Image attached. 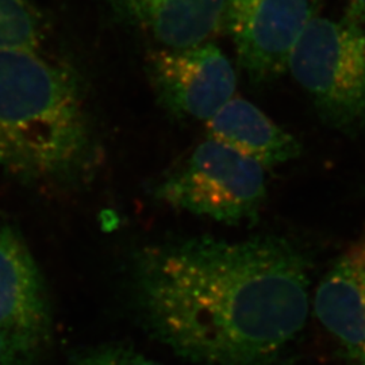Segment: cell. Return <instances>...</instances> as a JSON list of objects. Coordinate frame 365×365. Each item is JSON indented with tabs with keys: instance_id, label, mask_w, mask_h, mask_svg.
Masks as SVG:
<instances>
[{
	"instance_id": "2",
	"label": "cell",
	"mask_w": 365,
	"mask_h": 365,
	"mask_svg": "<svg viewBox=\"0 0 365 365\" xmlns=\"http://www.w3.org/2000/svg\"><path fill=\"white\" fill-rule=\"evenodd\" d=\"M101 148L73 68L45 49L0 48V168L45 190L88 182Z\"/></svg>"
},
{
	"instance_id": "3",
	"label": "cell",
	"mask_w": 365,
	"mask_h": 365,
	"mask_svg": "<svg viewBox=\"0 0 365 365\" xmlns=\"http://www.w3.org/2000/svg\"><path fill=\"white\" fill-rule=\"evenodd\" d=\"M288 71L330 126L365 123V30L348 18L317 16L291 54Z\"/></svg>"
},
{
	"instance_id": "9",
	"label": "cell",
	"mask_w": 365,
	"mask_h": 365,
	"mask_svg": "<svg viewBox=\"0 0 365 365\" xmlns=\"http://www.w3.org/2000/svg\"><path fill=\"white\" fill-rule=\"evenodd\" d=\"M119 15L163 43L188 48L209 41L225 21L226 0H110Z\"/></svg>"
},
{
	"instance_id": "7",
	"label": "cell",
	"mask_w": 365,
	"mask_h": 365,
	"mask_svg": "<svg viewBox=\"0 0 365 365\" xmlns=\"http://www.w3.org/2000/svg\"><path fill=\"white\" fill-rule=\"evenodd\" d=\"M0 330L42 352L52 337L43 277L25 240L0 217Z\"/></svg>"
},
{
	"instance_id": "14",
	"label": "cell",
	"mask_w": 365,
	"mask_h": 365,
	"mask_svg": "<svg viewBox=\"0 0 365 365\" xmlns=\"http://www.w3.org/2000/svg\"><path fill=\"white\" fill-rule=\"evenodd\" d=\"M345 18L363 25L365 22V0H348Z\"/></svg>"
},
{
	"instance_id": "10",
	"label": "cell",
	"mask_w": 365,
	"mask_h": 365,
	"mask_svg": "<svg viewBox=\"0 0 365 365\" xmlns=\"http://www.w3.org/2000/svg\"><path fill=\"white\" fill-rule=\"evenodd\" d=\"M207 129L210 138L256 161L262 168L287 164L302 153V145L291 133L242 98L230 99L210 118Z\"/></svg>"
},
{
	"instance_id": "13",
	"label": "cell",
	"mask_w": 365,
	"mask_h": 365,
	"mask_svg": "<svg viewBox=\"0 0 365 365\" xmlns=\"http://www.w3.org/2000/svg\"><path fill=\"white\" fill-rule=\"evenodd\" d=\"M41 352L0 330V365H37Z\"/></svg>"
},
{
	"instance_id": "8",
	"label": "cell",
	"mask_w": 365,
	"mask_h": 365,
	"mask_svg": "<svg viewBox=\"0 0 365 365\" xmlns=\"http://www.w3.org/2000/svg\"><path fill=\"white\" fill-rule=\"evenodd\" d=\"M315 314L349 357L365 365V267L359 244L322 279L315 294Z\"/></svg>"
},
{
	"instance_id": "1",
	"label": "cell",
	"mask_w": 365,
	"mask_h": 365,
	"mask_svg": "<svg viewBox=\"0 0 365 365\" xmlns=\"http://www.w3.org/2000/svg\"><path fill=\"white\" fill-rule=\"evenodd\" d=\"M309 262L286 238H173L134 260L152 336L191 365H274L309 314Z\"/></svg>"
},
{
	"instance_id": "15",
	"label": "cell",
	"mask_w": 365,
	"mask_h": 365,
	"mask_svg": "<svg viewBox=\"0 0 365 365\" xmlns=\"http://www.w3.org/2000/svg\"><path fill=\"white\" fill-rule=\"evenodd\" d=\"M357 244H359V247H360V250H361V256H363V260H364L365 267V238H363L361 241H359Z\"/></svg>"
},
{
	"instance_id": "6",
	"label": "cell",
	"mask_w": 365,
	"mask_h": 365,
	"mask_svg": "<svg viewBox=\"0 0 365 365\" xmlns=\"http://www.w3.org/2000/svg\"><path fill=\"white\" fill-rule=\"evenodd\" d=\"M146 69L160 103L176 117L209 120L235 98V66L211 42L153 51Z\"/></svg>"
},
{
	"instance_id": "11",
	"label": "cell",
	"mask_w": 365,
	"mask_h": 365,
	"mask_svg": "<svg viewBox=\"0 0 365 365\" xmlns=\"http://www.w3.org/2000/svg\"><path fill=\"white\" fill-rule=\"evenodd\" d=\"M48 34L43 15L29 0H0V48L43 49Z\"/></svg>"
},
{
	"instance_id": "5",
	"label": "cell",
	"mask_w": 365,
	"mask_h": 365,
	"mask_svg": "<svg viewBox=\"0 0 365 365\" xmlns=\"http://www.w3.org/2000/svg\"><path fill=\"white\" fill-rule=\"evenodd\" d=\"M322 0H226L223 27L240 66L255 83L288 71V63Z\"/></svg>"
},
{
	"instance_id": "4",
	"label": "cell",
	"mask_w": 365,
	"mask_h": 365,
	"mask_svg": "<svg viewBox=\"0 0 365 365\" xmlns=\"http://www.w3.org/2000/svg\"><path fill=\"white\" fill-rule=\"evenodd\" d=\"M264 170L209 137L157 184L155 196L173 209L240 225L256 220L265 202Z\"/></svg>"
},
{
	"instance_id": "12",
	"label": "cell",
	"mask_w": 365,
	"mask_h": 365,
	"mask_svg": "<svg viewBox=\"0 0 365 365\" xmlns=\"http://www.w3.org/2000/svg\"><path fill=\"white\" fill-rule=\"evenodd\" d=\"M69 365H160L125 345H102L76 354Z\"/></svg>"
}]
</instances>
